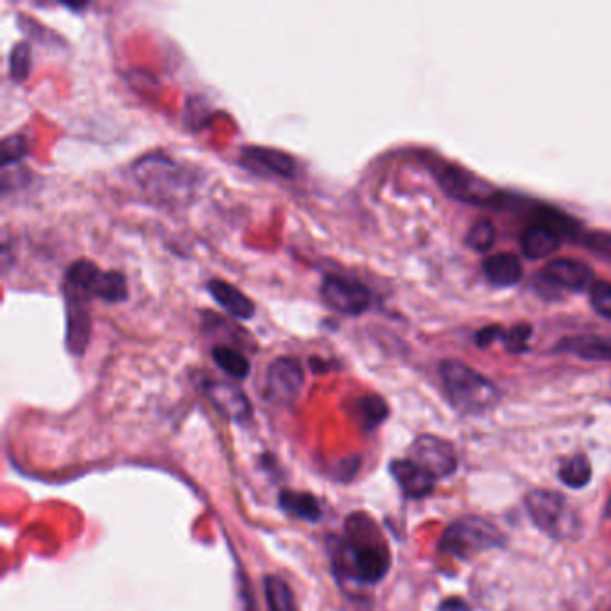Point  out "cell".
Instances as JSON below:
<instances>
[{
    "label": "cell",
    "instance_id": "1",
    "mask_svg": "<svg viewBox=\"0 0 611 611\" xmlns=\"http://www.w3.org/2000/svg\"><path fill=\"white\" fill-rule=\"evenodd\" d=\"M391 556L377 525L366 515H352L346 522V538L339 549V566L346 578L357 583L373 584L384 580Z\"/></svg>",
    "mask_w": 611,
    "mask_h": 611
},
{
    "label": "cell",
    "instance_id": "2",
    "mask_svg": "<svg viewBox=\"0 0 611 611\" xmlns=\"http://www.w3.org/2000/svg\"><path fill=\"white\" fill-rule=\"evenodd\" d=\"M134 176L149 198L167 207H184L198 187V175L166 155H148L135 161Z\"/></svg>",
    "mask_w": 611,
    "mask_h": 611
},
{
    "label": "cell",
    "instance_id": "3",
    "mask_svg": "<svg viewBox=\"0 0 611 611\" xmlns=\"http://www.w3.org/2000/svg\"><path fill=\"white\" fill-rule=\"evenodd\" d=\"M443 387L455 410L464 414H481L493 410L501 401V391L483 373L460 361H443L440 366Z\"/></svg>",
    "mask_w": 611,
    "mask_h": 611
},
{
    "label": "cell",
    "instance_id": "4",
    "mask_svg": "<svg viewBox=\"0 0 611 611\" xmlns=\"http://www.w3.org/2000/svg\"><path fill=\"white\" fill-rule=\"evenodd\" d=\"M63 295L87 304L93 298L105 304H122L129 296L128 280L120 272H102L92 260L81 258L65 273Z\"/></svg>",
    "mask_w": 611,
    "mask_h": 611
},
{
    "label": "cell",
    "instance_id": "5",
    "mask_svg": "<svg viewBox=\"0 0 611 611\" xmlns=\"http://www.w3.org/2000/svg\"><path fill=\"white\" fill-rule=\"evenodd\" d=\"M504 534L481 516H464L446 528L440 551L457 560H472L481 552L502 548Z\"/></svg>",
    "mask_w": 611,
    "mask_h": 611
},
{
    "label": "cell",
    "instance_id": "6",
    "mask_svg": "<svg viewBox=\"0 0 611 611\" xmlns=\"http://www.w3.org/2000/svg\"><path fill=\"white\" fill-rule=\"evenodd\" d=\"M525 507L536 528L556 540L570 536L578 528L574 511L560 493L534 490L525 496Z\"/></svg>",
    "mask_w": 611,
    "mask_h": 611
},
{
    "label": "cell",
    "instance_id": "7",
    "mask_svg": "<svg viewBox=\"0 0 611 611\" xmlns=\"http://www.w3.org/2000/svg\"><path fill=\"white\" fill-rule=\"evenodd\" d=\"M319 296L323 304L343 316L357 317L372 307V293L368 287L352 276L334 273L325 276L319 287Z\"/></svg>",
    "mask_w": 611,
    "mask_h": 611
},
{
    "label": "cell",
    "instance_id": "8",
    "mask_svg": "<svg viewBox=\"0 0 611 611\" xmlns=\"http://www.w3.org/2000/svg\"><path fill=\"white\" fill-rule=\"evenodd\" d=\"M437 179L451 198L472 205H492L496 199L493 185L479 178L474 173L457 166H445L437 173Z\"/></svg>",
    "mask_w": 611,
    "mask_h": 611
},
{
    "label": "cell",
    "instance_id": "9",
    "mask_svg": "<svg viewBox=\"0 0 611 611\" xmlns=\"http://www.w3.org/2000/svg\"><path fill=\"white\" fill-rule=\"evenodd\" d=\"M305 373L295 357H278L266 373V395L275 404L289 405L304 390Z\"/></svg>",
    "mask_w": 611,
    "mask_h": 611
},
{
    "label": "cell",
    "instance_id": "10",
    "mask_svg": "<svg viewBox=\"0 0 611 611\" xmlns=\"http://www.w3.org/2000/svg\"><path fill=\"white\" fill-rule=\"evenodd\" d=\"M410 460L427 470L436 481L451 477L457 469V455H455L454 446L436 436H420L411 445Z\"/></svg>",
    "mask_w": 611,
    "mask_h": 611
},
{
    "label": "cell",
    "instance_id": "11",
    "mask_svg": "<svg viewBox=\"0 0 611 611\" xmlns=\"http://www.w3.org/2000/svg\"><path fill=\"white\" fill-rule=\"evenodd\" d=\"M203 393L214 407L231 422H246L252 416V404L239 386L225 381H205Z\"/></svg>",
    "mask_w": 611,
    "mask_h": 611
},
{
    "label": "cell",
    "instance_id": "12",
    "mask_svg": "<svg viewBox=\"0 0 611 611\" xmlns=\"http://www.w3.org/2000/svg\"><path fill=\"white\" fill-rule=\"evenodd\" d=\"M543 276L549 284L558 289L569 290V293H581V290L592 289L595 284V275L592 267L578 258H556L545 266Z\"/></svg>",
    "mask_w": 611,
    "mask_h": 611
},
{
    "label": "cell",
    "instance_id": "13",
    "mask_svg": "<svg viewBox=\"0 0 611 611\" xmlns=\"http://www.w3.org/2000/svg\"><path fill=\"white\" fill-rule=\"evenodd\" d=\"M560 244L561 228L552 221V217H542L533 225H529L520 239L522 254L531 260L551 257L552 254H556Z\"/></svg>",
    "mask_w": 611,
    "mask_h": 611
},
{
    "label": "cell",
    "instance_id": "14",
    "mask_svg": "<svg viewBox=\"0 0 611 611\" xmlns=\"http://www.w3.org/2000/svg\"><path fill=\"white\" fill-rule=\"evenodd\" d=\"M87 302L79 299L65 298V308H67V332H65V343L70 354L83 355L90 345L92 337V316Z\"/></svg>",
    "mask_w": 611,
    "mask_h": 611
},
{
    "label": "cell",
    "instance_id": "15",
    "mask_svg": "<svg viewBox=\"0 0 611 611\" xmlns=\"http://www.w3.org/2000/svg\"><path fill=\"white\" fill-rule=\"evenodd\" d=\"M391 474L402 487V492L411 499L427 496L428 493H433L434 486H436V479L413 460L393 461Z\"/></svg>",
    "mask_w": 611,
    "mask_h": 611
},
{
    "label": "cell",
    "instance_id": "16",
    "mask_svg": "<svg viewBox=\"0 0 611 611\" xmlns=\"http://www.w3.org/2000/svg\"><path fill=\"white\" fill-rule=\"evenodd\" d=\"M208 295L216 299L217 304L225 308L226 313L237 319H252L257 313V305L254 304V299L244 295L243 290L237 289L235 285L228 284V282L214 280L207 282Z\"/></svg>",
    "mask_w": 611,
    "mask_h": 611
},
{
    "label": "cell",
    "instance_id": "17",
    "mask_svg": "<svg viewBox=\"0 0 611 611\" xmlns=\"http://www.w3.org/2000/svg\"><path fill=\"white\" fill-rule=\"evenodd\" d=\"M243 157L255 169L260 167V169L267 170L269 175L278 176V178H295L296 173H298V164H296L295 158L287 155V152L278 151V149L248 146V148L243 149Z\"/></svg>",
    "mask_w": 611,
    "mask_h": 611
},
{
    "label": "cell",
    "instance_id": "18",
    "mask_svg": "<svg viewBox=\"0 0 611 611\" xmlns=\"http://www.w3.org/2000/svg\"><path fill=\"white\" fill-rule=\"evenodd\" d=\"M560 352L578 355L584 361L611 363V336H574L561 341Z\"/></svg>",
    "mask_w": 611,
    "mask_h": 611
},
{
    "label": "cell",
    "instance_id": "19",
    "mask_svg": "<svg viewBox=\"0 0 611 611\" xmlns=\"http://www.w3.org/2000/svg\"><path fill=\"white\" fill-rule=\"evenodd\" d=\"M483 269L487 280L499 287L519 284L522 273H524L520 258L516 255L506 254V252L487 257L484 260Z\"/></svg>",
    "mask_w": 611,
    "mask_h": 611
},
{
    "label": "cell",
    "instance_id": "20",
    "mask_svg": "<svg viewBox=\"0 0 611 611\" xmlns=\"http://www.w3.org/2000/svg\"><path fill=\"white\" fill-rule=\"evenodd\" d=\"M211 358L226 375H230L235 381L248 378L249 372H252V364H249L248 358L244 357L239 349L231 348V346H214Z\"/></svg>",
    "mask_w": 611,
    "mask_h": 611
},
{
    "label": "cell",
    "instance_id": "21",
    "mask_svg": "<svg viewBox=\"0 0 611 611\" xmlns=\"http://www.w3.org/2000/svg\"><path fill=\"white\" fill-rule=\"evenodd\" d=\"M264 593H266L267 610L298 611L295 593L290 590L289 584L280 580L278 575H266V580H264Z\"/></svg>",
    "mask_w": 611,
    "mask_h": 611
},
{
    "label": "cell",
    "instance_id": "22",
    "mask_svg": "<svg viewBox=\"0 0 611 611\" xmlns=\"http://www.w3.org/2000/svg\"><path fill=\"white\" fill-rule=\"evenodd\" d=\"M280 504L285 511L307 522L322 519V506L311 493L282 492Z\"/></svg>",
    "mask_w": 611,
    "mask_h": 611
},
{
    "label": "cell",
    "instance_id": "23",
    "mask_svg": "<svg viewBox=\"0 0 611 611\" xmlns=\"http://www.w3.org/2000/svg\"><path fill=\"white\" fill-rule=\"evenodd\" d=\"M560 479L561 483L572 490H581L587 486L592 479V464H590L589 457L584 454H575L563 461L560 466Z\"/></svg>",
    "mask_w": 611,
    "mask_h": 611
},
{
    "label": "cell",
    "instance_id": "24",
    "mask_svg": "<svg viewBox=\"0 0 611 611\" xmlns=\"http://www.w3.org/2000/svg\"><path fill=\"white\" fill-rule=\"evenodd\" d=\"M387 413L390 411H387L386 402L382 401L381 396H363L357 402V416L366 428L381 425L387 418Z\"/></svg>",
    "mask_w": 611,
    "mask_h": 611
},
{
    "label": "cell",
    "instance_id": "25",
    "mask_svg": "<svg viewBox=\"0 0 611 611\" xmlns=\"http://www.w3.org/2000/svg\"><path fill=\"white\" fill-rule=\"evenodd\" d=\"M8 65H10L11 79L17 83H23L31 75L32 69L31 43L23 40V42L13 46Z\"/></svg>",
    "mask_w": 611,
    "mask_h": 611
},
{
    "label": "cell",
    "instance_id": "26",
    "mask_svg": "<svg viewBox=\"0 0 611 611\" xmlns=\"http://www.w3.org/2000/svg\"><path fill=\"white\" fill-rule=\"evenodd\" d=\"M495 226L490 219H479L466 235V246L474 252H487L495 243Z\"/></svg>",
    "mask_w": 611,
    "mask_h": 611
},
{
    "label": "cell",
    "instance_id": "27",
    "mask_svg": "<svg viewBox=\"0 0 611 611\" xmlns=\"http://www.w3.org/2000/svg\"><path fill=\"white\" fill-rule=\"evenodd\" d=\"M28 138L23 137V135H11V137H6L4 140H2V144H0V164H2V169L14 166L17 161L28 157Z\"/></svg>",
    "mask_w": 611,
    "mask_h": 611
},
{
    "label": "cell",
    "instance_id": "28",
    "mask_svg": "<svg viewBox=\"0 0 611 611\" xmlns=\"http://www.w3.org/2000/svg\"><path fill=\"white\" fill-rule=\"evenodd\" d=\"M590 302L599 316L611 319V282H595L590 289Z\"/></svg>",
    "mask_w": 611,
    "mask_h": 611
},
{
    "label": "cell",
    "instance_id": "29",
    "mask_svg": "<svg viewBox=\"0 0 611 611\" xmlns=\"http://www.w3.org/2000/svg\"><path fill=\"white\" fill-rule=\"evenodd\" d=\"M529 336H531V327L524 325V323H520V325L511 328L510 334L504 337V343H506L511 352H524Z\"/></svg>",
    "mask_w": 611,
    "mask_h": 611
},
{
    "label": "cell",
    "instance_id": "30",
    "mask_svg": "<svg viewBox=\"0 0 611 611\" xmlns=\"http://www.w3.org/2000/svg\"><path fill=\"white\" fill-rule=\"evenodd\" d=\"M587 246L598 252V254L604 255V257L611 260V235L608 234H593L587 239Z\"/></svg>",
    "mask_w": 611,
    "mask_h": 611
},
{
    "label": "cell",
    "instance_id": "31",
    "mask_svg": "<svg viewBox=\"0 0 611 611\" xmlns=\"http://www.w3.org/2000/svg\"><path fill=\"white\" fill-rule=\"evenodd\" d=\"M501 328H484V331L479 332L477 343L479 346H487L492 343L493 339L501 336Z\"/></svg>",
    "mask_w": 611,
    "mask_h": 611
},
{
    "label": "cell",
    "instance_id": "32",
    "mask_svg": "<svg viewBox=\"0 0 611 611\" xmlns=\"http://www.w3.org/2000/svg\"><path fill=\"white\" fill-rule=\"evenodd\" d=\"M440 611H469V607H466L461 599L452 598L446 599V601L443 602L442 607H440Z\"/></svg>",
    "mask_w": 611,
    "mask_h": 611
},
{
    "label": "cell",
    "instance_id": "33",
    "mask_svg": "<svg viewBox=\"0 0 611 611\" xmlns=\"http://www.w3.org/2000/svg\"><path fill=\"white\" fill-rule=\"evenodd\" d=\"M246 601H248V607H246V611H255L254 601H252V598H249V593H246Z\"/></svg>",
    "mask_w": 611,
    "mask_h": 611
},
{
    "label": "cell",
    "instance_id": "34",
    "mask_svg": "<svg viewBox=\"0 0 611 611\" xmlns=\"http://www.w3.org/2000/svg\"><path fill=\"white\" fill-rule=\"evenodd\" d=\"M607 515L611 516V499H610V502H608Z\"/></svg>",
    "mask_w": 611,
    "mask_h": 611
}]
</instances>
